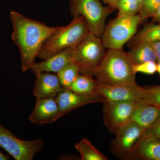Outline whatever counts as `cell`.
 Here are the masks:
<instances>
[{
    "instance_id": "21",
    "label": "cell",
    "mask_w": 160,
    "mask_h": 160,
    "mask_svg": "<svg viewBox=\"0 0 160 160\" xmlns=\"http://www.w3.org/2000/svg\"><path fill=\"white\" fill-rule=\"evenodd\" d=\"M80 73V69L76 63L72 62L57 73L60 84L63 87L69 89Z\"/></svg>"
},
{
    "instance_id": "24",
    "label": "cell",
    "mask_w": 160,
    "mask_h": 160,
    "mask_svg": "<svg viewBox=\"0 0 160 160\" xmlns=\"http://www.w3.org/2000/svg\"><path fill=\"white\" fill-rule=\"evenodd\" d=\"M160 5V0H145L139 12L141 22L153 17Z\"/></svg>"
},
{
    "instance_id": "16",
    "label": "cell",
    "mask_w": 160,
    "mask_h": 160,
    "mask_svg": "<svg viewBox=\"0 0 160 160\" xmlns=\"http://www.w3.org/2000/svg\"><path fill=\"white\" fill-rule=\"evenodd\" d=\"M160 118V107L142 104L132 114L129 121H132L145 129L152 126Z\"/></svg>"
},
{
    "instance_id": "28",
    "label": "cell",
    "mask_w": 160,
    "mask_h": 160,
    "mask_svg": "<svg viewBox=\"0 0 160 160\" xmlns=\"http://www.w3.org/2000/svg\"><path fill=\"white\" fill-rule=\"evenodd\" d=\"M152 18H153L152 21L153 22H158L160 24V5Z\"/></svg>"
},
{
    "instance_id": "25",
    "label": "cell",
    "mask_w": 160,
    "mask_h": 160,
    "mask_svg": "<svg viewBox=\"0 0 160 160\" xmlns=\"http://www.w3.org/2000/svg\"><path fill=\"white\" fill-rule=\"evenodd\" d=\"M133 71L145 74L153 75L157 72V63L155 62H148L138 65H133Z\"/></svg>"
},
{
    "instance_id": "20",
    "label": "cell",
    "mask_w": 160,
    "mask_h": 160,
    "mask_svg": "<svg viewBox=\"0 0 160 160\" xmlns=\"http://www.w3.org/2000/svg\"><path fill=\"white\" fill-rule=\"evenodd\" d=\"M75 148L79 152V160H107L108 158L101 153L86 138L75 145Z\"/></svg>"
},
{
    "instance_id": "2",
    "label": "cell",
    "mask_w": 160,
    "mask_h": 160,
    "mask_svg": "<svg viewBox=\"0 0 160 160\" xmlns=\"http://www.w3.org/2000/svg\"><path fill=\"white\" fill-rule=\"evenodd\" d=\"M133 64L123 49H109L95 75L98 82L108 85L135 84Z\"/></svg>"
},
{
    "instance_id": "29",
    "label": "cell",
    "mask_w": 160,
    "mask_h": 160,
    "mask_svg": "<svg viewBox=\"0 0 160 160\" xmlns=\"http://www.w3.org/2000/svg\"><path fill=\"white\" fill-rule=\"evenodd\" d=\"M104 2L106 3L108 6L113 9V10H116V0H102Z\"/></svg>"
},
{
    "instance_id": "15",
    "label": "cell",
    "mask_w": 160,
    "mask_h": 160,
    "mask_svg": "<svg viewBox=\"0 0 160 160\" xmlns=\"http://www.w3.org/2000/svg\"><path fill=\"white\" fill-rule=\"evenodd\" d=\"M129 160H160V140L143 134Z\"/></svg>"
},
{
    "instance_id": "13",
    "label": "cell",
    "mask_w": 160,
    "mask_h": 160,
    "mask_svg": "<svg viewBox=\"0 0 160 160\" xmlns=\"http://www.w3.org/2000/svg\"><path fill=\"white\" fill-rule=\"evenodd\" d=\"M75 46L64 49L41 62L35 63L31 70L35 76L43 72L57 73L69 63L73 62L72 52Z\"/></svg>"
},
{
    "instance_id": "1",
    "label": "cell",
    "mask_w": 160,
    "mask_h": 160,
    "mask_svg": "<svg viewBox=\"0 0 160 160\" xmlns=\"http://www.w3.org/2000/svg\"><path fill=\"white\" fill-rule=\"evenodd\" d=\"M10 18L13 29L11 39L19 50L22 71L31 70L43 44L60 26L50 27L15 11L10 12Z\"/></svg>"
},
{
    "instance_id": "11",
    "label": "cell",
    "mask_w": 160,
    "mask_h": 160,
    "mask_svg": "<svg viewBox=\"0 0 160 160\" xmlns=\"http://www.w3.org/2000/svg\"><path fill=\"white\" fill-rule=\"evenodd\" d=\"M61 117L64 116L81 106L91 103H103L106 101L98 93L83 95L75 93L69 89L62 87L57 96Z\"/></svg>"
},
{
    "instance_id": "8",
    "label": "cell",
    "mask_w": 160,
    "mask_h": 160,
    "mask_svg": "<svg viewBox=\"0 0 160 160\" xmlns=\"http://www.w3.org/2000/svg\"><path fill=\"white\" fill-rule=\"evenodd\" d=\"M145 130L132 121L120 126L111 142L110 150L112 154L121 159L129 160Z\"/></svg>"
},
{
    "instance_id": "27",
    "label": "cell",
    "mask_w": 160,
    "mask_h": 160,
    "mask_svg": "<svg viewBox=\"0 0 160 160\" xmlns=\"http://www.w3.org/2000/svg\"><path fill=\"white\" fill-rule=\"evenodd\" d=\"M150 43L155 52L158 62H160V41H152Z\"/></svg>"
},
{
    "instance_id": "4",
    "label": "cell",
    "mask_w": 160,
    "mask_h": 160,
    "mask_svg": "<svg viewBox=\"0 0 160 160\" xmlns=\"http://www.w3.org/2000/svg\"><path fill=\"white\" fill-rule=\"evenodd\" d=\"M101 38L90 33L73 48L72 61L80 69V73L93 78L106 53Z\"/></svg>"
},
{
    "instance_id": "17",
    "label": "cell",
    "mask_w": 160,
    "mask_h": 160,
    "mask_svg": "<svg viewBox=\"0 0 160 160\" xmlns=\"http://www.w3.org/2000/svg\"><path fill=\"white\" fill-rule=\"evenodd\" d=\"M127 53L133 65L148 62H158L155 52L150 42L139 43Z\"/></svg>"
},
{
    "instance_id": "7",
    "label": "cell",
    "mask_w": 160,
    "mask_h": 160,
    "mask_svg": "<svg viewBox=\"0 0 160 160\" xmlns=\"http://www.w3.org/2000/svg\"><path fill=\"white\" fill-rule=\"evenodd\" d=\"M42 139L25 141L20 139L0 124V147L16 160H32L37 153L43 149Z\"/></svg>"
},
{
    "instance_id": "3",
    "label": "cell",
    "mask_w": 160,
    "mask_h": 160,
    "mask_svg": "<svg viewBox=\"0 0 160 160\" xmlns=\"http://www.w3.org/2000/svg\"><path fill=\"white\" fill-rule=\"evenodd\" d=\"M91 33L88 23L82 16L74 17L66 26H60L44 43L38 58L46 59L64 49L77 46Z\"/></svg>"
},
{
    "instance_id": "30",
    "label": "cell",
    "mask_w": 160,
    "mask_h": 160,
    "mask_svg": "<svg viewBox=\"0 0 160 160\" xmlns=\"http://www.w3.org/2000/svg\"><path fill=\"white\" fill-rule=\"evenodd\" d=\"M9 159V157L8 155L3 154L0 151V160H7Z\"/></svg>"
},
{
    "instance_id": "22",
    "label": "cell",
    "mask_w": 160,
    "mask_h": 160,
    "mask_svg": "<svg viewBox=\"0 0 160 160\" xmlns=\"http://www.w3.org/2000/svg\"><path fill=\"white\" fill-rule=\"evenodd\" d=\"M115 5L118 15H136L140 10L138 0H116Z\"/></svg>"
},
{
    "instance_id": "12",
    "label": "cell",
    "mask_w": 160,
    "mask_h": 160,
    "mask_svg": "<svg viewBox=\"0 0 160 160\" xmlns=\"http://www.w3.org/2000/svg\"><path fill=\"white\" fill-rule=\"evenodd\" d=\"M62 117L56 97L36 99L34 109L29 120L38 125L50 124Z\"/></svg>"
},
{
    "instance_id": "23",
    "label": "cell",
    "mask_w": 160,
    "mask_h": 160,
    "mask_svg": "<svg viewBox=\"0 0 160 160\" xmlns=\"http://www.w3.org/2000/svg\"><path fill=\"white\" fill-rule=\"evenodd\" d=\"M139 102L160 107V86L146 87L144 95Z\"/></svg>"
},
{
    "instance_id": "5",
    "label": "cell",
    "mask_w": 160,
    "mask_h": 160,
    "mask_svg": "<svg viewBox=\"0 0 160 160\" xmlns=\"http://www.w3.org/2000/svg\"><path fill=\"white\" fill-rule=\"evenodd\" d=\"M141 22L138 14L118 15L109 22L104 30L102 40L105 48L123 49L124 45L136 34Z\"/></svg>"
},
{
    "instance_id": "26",
    "label": "cell",
    "mask_w": 160,
    "mask_h": 160,
    "mask_svg": "<svg viewBox=\"0 0 160 160\" xmlns=\"http://www.w3.org/2000/svg\"><path fill=\"white\" fill-rule=\"evenodd\" d=\"M144 134L153 137L160 140V118L152 126L145 130Z\"/></svg>"
},
{
    "instance_id": "19",
    "label": "cell",
    "mask_w": 160,
    "mask_h": 160,
    "mask_svg": "<svg viewBox=\"0 0 160 160\" xmlns=\"http://www.w3.org/2000/svg\"><path fill=\"white\" fill-rule=\"evenodd\" d=\"M97 83V81L93 78L79 73L69 89L78 94H95L98 93L95 90Z\"/></svg>"
},
{
    "instance_id": "31",
    "label": "cell",
    "mask_w": 160,
    "mask_h": 160,
    "mask_svg": "<svg viewBox=\"0 0 160 160\" xmlns=\"http://www.w3.org/2000/svg\"><path fill=\"white\" fill-rule=\"evenodd\" d=\"M157 72L160 75V62H158L157 63Z\"/></svg>"
},
{
    "instance_id": "32",
    "label": "cell",
    "mask_w": 160,
    "mask_h": 160,
    "mask_svg": "<svg viewBox=\"0 0 160 160\" xmlns=\"http://www.w3.org/2000/svg\"><path fill=\"white\" fill-rule=\"evenodd\" d=\"M138 1L139 3L140 9H141V7H142V6L143 3L145 2V0H138Z\"/></svg>"
},
{
    "instance_id": "6",
    "label": "cell",
    "mask_w": 160,
    "mask_h": 160,
    "mask_svg": "<svg viewBox=\"0 0 160 160\" xmlns=\"http://www.w3.org/2000/svg\"><path fill=\"white\" fill-rule=\"evenodd\" d=\"M70 12L74 17L82 16L88 23L90 32L101 38L107 18L114 10L103 6L99 0H70Z\"/></svg>"
},
{
    "instance_id": "18",
    "label": "cell",
    "mask_w": 160,
    "mask_h": 160,
    "mask_svg": "<svg viewBox=\"0 0 160 160\" xmlns=\"http://www.w3.org/2000/svg\"><path fill=\"white\" fill-rule=\"evenodd\" d=\"M160 41V24L154 23L146 25L130 40L129 45L134 47L139 43L151 42L152 41Z\"/></svg>"
},
{
    "instance_id": "10",
    "label": "cell",
    "mask_w": 160,
    "mask_h": 160,
    "mask_svg": "<svg viewBox=\"0 0 160 160\" xmlns=\"http://www.w3.org/2000/svg\"><path fill=\"white\" fill-rule=\"evenodd\" d=\"M146 87L135 84L108 85L97 81L96 92L107 102H137L142 99Z\"/></svg>"
},
{
    "instance_id": "9",
    "label": "cell",
    "mask_w": 160,
    "mask_h": 160,
    "mask_svg": "<svg viewBox=\"0 0 160 160\" xmlns=\"http://www.w3.org/2000/svg\"><path fill=\"white\" fill-rule=\"evenodd\" d=\"M103 122L108 130L115 134L120 126L129 121L132 114L141 105L139 101L103 102Z\"/></svg>"
},
{
    "instance_id": "14",
    "label": "cell",
    "mask_w": 160,
    "mask_h": 160,
    "mask_svg": "<svg viewBox=\"0 0 160 160\" xmlns=\"http://www.w3.org/2000/svg\"><path fill=\"white\" fill-rule=\"evenodd\" d=\"M36 77L33 93L36 99L57 96L62 86L57 73L43 72Z\"/></svg>"
}]
</instances>
